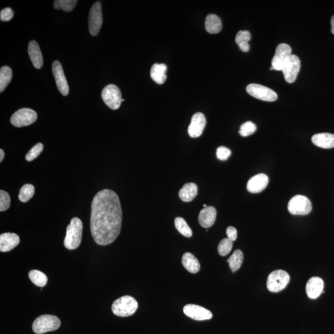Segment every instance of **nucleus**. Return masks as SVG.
Instances as JSON below:
<instances>
[{"label":"nucleus","instance_id":"1","mask_svg":"<svg viewBox=\"0 0 334 334\" xmlns=\"http://www.w3.org/2000/svg\"><path fill=\"white\" fill-rule=\"evenodd\" d=\"M122 210L119 197L110 189L99 191L93 199L90 215V231L99 245L114 242L122 228Z\"/></svg>","mask_w":334,"mask_h":334},{"label":"nucleus","instance_id":"2","mask_svg":"<svg viewBox=\"0 0 334 334\" xmlns=\"http://www.w3.org/2000/svg\"><path fill=\"white\" fill-rule=\"evenodd\" d=\"M83 223L78 217L71 219L66 229V235L64 240L65 248L68 250H76L80 247L82 240Z\"/></svg>","mask_w":334,"mask_h":334},{"label":"nucleus","instance_id":"3","mask_svg":"<svg viewBox=\"0 0 334 334\" xmlns=\"http://www.w3.org/2000/svg\"><path fill=\"white\" fill-rule=\"evenodd\" d=\"M138 308L137 301L131 296H124L117 299L111 306L113 314L120 317H128L135 313Z\"/></svg>","mask_w":334,"mask_h":334},{"label":"nucleus","instance_id":"4","mask_svg":"<svg viewBox=\"0 0 334 334\" xmlns=\"http://www.w3.org/2000/svg\"><path fill=\"white\" fill-rule=\"evenodd\" d=\"M61 325L59 317L50 314L42 315L35 320L32 329L37 334H43L57 330Z\"/></svg>","mask_w":334,"mask_h":334},{"label":"nucleus","instance_id":"5","mask_svg":"<svg viewBox=\"0 0 334 334\" xmlns=\"http://www.w3.org/2000/svg\"><path fill=\"white\" fill-rule=\"evenodd\" d=\"M289 281V273L285 271H274L268 276L267 287L269 291L276 293L283 291L287 286Z\"/></svg>","mask_w":334,"mask_h":334},{"label":"nucleus","instance_id":"6","mask_svg":"<svg viewBox=\"0 0 334 334\" xmlns=\"http://www.w3.org/2000/svg\"><path fill=\"white\" fill-rule=\"evenodd\" d=\"M288 210L292 215H305L312 210V204L310 199L302 195H296L290 200Z\"/></svg>","mask_w":334,"mask_h":334},{"label":"nucleus","instance_id":"7","mask_svg":"<svg viewBox=\"0 0 334 334\" xmlns=\"http://www.w3.org/2000/svg\"><path fill=\"white\" fill-rule=\"evenodd\" d=\"M102 98L109 108L117 110L122 102V93L119 88L114 84L106 85L102 92Z\"/></svg>","mask_w":334,"mask_h":334},{"label":"nucleus","instance_id":"8","mask_svg":"<svg viewBox=\"0 0 334 334\" xmlns=\"http://www.w3.org/2000/svg\"><path fill=\"white\" fill-rule=\"evenodd\" d=\"M37 119L36 111L31 108H24L16 111L11 118V124L16 127L29 126Z\"/></svg>","mask_w":334,"mask_h":334},{"label":"nucleus","instance_id":"9","mask_svg":"<svg viewBox=\"0 0 334 334\" xmlns=\"http://www.w3.org/2000/svg\"><path fill=\"white\" fill-rule=\"evenodd\" d=\"M247 91L250 96L263 101L273 102L278 98L277 93L270 88L258 84H250L248 85Z\"/></svg>","mask_w":334,"mask_h":334},{"label":"nucleus","instance_id":"10","mask_svg":"<svg viewBox=\"0 0 334 334\" xmlns=\"http://www.w3.org/2000/svg\"><path fill=\"white\" fill-rule=\"evenodd\" d=\"M103 18H102V4L97 1L90 8L89 16V30L93 36L98 35L101 29Z\"/></svg>","mask_w":334,"mask_h":334},{"label":"nucleus","instance_id":"11","mask_svg":"<svg viewBox=\"0 0 334 334\" xmlns=\"http://www.w3.org/2000/svg\"><path fill=\"white\" fill-rule=\"evenodd\" d=\"M292 48L287 43H280L276 48L272 60V67L274 70L282 71L284 65L292 55Z\"/></svg>","mask_w":334,"mask_h":334},{"label":"nucleus","instance_id":"12","mask_svg":"<svg viewBox=\"0 0 334 334\" xmlns=\"http://www.w3.org/2000/svg\"><path fill=\"white\" fill-rule=\"evenodd\" d=\"M300 60L295 55H292L282 69L285 80L289 83H293L296 80L300 70Z\"/></svg>","mask_w":334,"mask_h":334},{"label":"nucleus","instance_id":"13","mask_svg":"<svg viewBox=\"0 0 334 334\" xmlns=\"http://www.w3.org/2000/svg\"><path fill=\"white\" fill-rule=\"evenodd\" d=\"M183 312L187 316L196 321H205L212 318V313L202 306L189 304L183 308Z\"/></svg>","mask_w":334,"mask_h":334},{"label":"nucleus","instance_id":"14","mask_svg":"<svg viewBox=\"0 0 334 334\" xmlns=\"http://www.w3.org/2000/svg\"><path fill=\"white\" fill-rule=\"evenodd\" d=\"M52 71L58 89L61 92L63 96H68L69 91V85L60 62L55 61L53 63Z\"/></svg>","mask_w":334,"mask_h":334},{"label":"nucleus","instance_id":"15","mask_svg":"<svg viewBox=\"0 0 334 334\" xmlns=\"http://www.w3.org/2000/svg\"><path fill=\"white\" fill-rule=\"evenodd\" d=\"M206 124V118L203 113L201 112L195 113L192 116L191 124H190L188 129L189 136L191 138H196L201 136Z\"/></svg>","mask_w":334,"mask_h":334},{"label":"nucleus","instance_id":"16","mask_svg":"<svg viewBox=\"0 0 334 334\" xmlns=\"http://www.w3.org/2000/svg\"><path fill=\"white\" fill-rule=\"evenodd\" d=\"M269 183L268 176L264 173L252 176L247 183L248 191L251 193H258L266 189Z\"/></svg>","mask_w":334,"mask_h":334},{"label":"nucleus","instance_id":"17","mask_svg":"<svg viewBox=\"0 0 334 334\" xmlns=\"http://www.w3.org/2000/svg\"><path fill=\"white\" fill-rule=\"evenodd\" d=\"M324 282L322 278L313 277L308 280L306 285L307 295L311 299H316L323 292Z\"/></svg>","mask_w":334,"mask_h":334},{"label":"nucleus","instance_id":"18","mask_svg":"<svg viewBox=\"0 0 334 334\" xmlns=\"http://www.w3.org/2000/svg\"><path fill=\"white\" fill-rule=\"evenodd\" d=\"M217 217V210L212 206L204 208L199 213L198 220L199 224L203 228H209L214 224Z\"/></svg>","mask_w":334,"mask_h":334},{"label":"nucleus","instance_id":"19","mask_svg":"<svg viewBox=\"0 0 334 334\" xmlns=\"http://www.w3.org/2000/svg\"><path fill=\"white\" fill-rule=\"evenodd\" d=\"M20 242V238L17 234L4 233L0 235V250L8 252L15 248Z\"/></svg>","mask_w":334,"mask_h":334},{"label":"nucleus","instance_id":"20","mask_svg":"<svg viewBox=\"0 0 334 334\" xmlns=\"http://www.w3.org/2000/svg\"><path fill=\"white\" fill-rule=\"evenodd\" d=\"M28 52L30 59L35 68L41 69L43 66V60L39 44L36 41H32L29 43Z\"/></svg>","mask_w":334,"mask_h":334},{"label":"nucleus","instance_id":"21","mask_svg":"<svg viewBox=\"0 0 334 334\" xmlns=\"http://www.w3.org/2000/svg\"><path fill=\"white\" fill-rule=\"evenodd\" d=\"M312 142L317 147L323 148L334 147V134L328 133L314 134L312 137Z\"/></svg>","mask_w":334,"mask_h":334},{"label":"nucleus","instance_id":"22","mask_svg":"<svg viewBox=\"0 0 334 334\" xmlns=\"http://www.w3.org/2000/svg\"><path fill=\"white\" fill-rule=\"evenodd\" d=\"M182 264L190 273H196L200 270L201 266L198 259L190 252H186L183 254Z\"/></svg>","mask_w":334,"mask_h":334},{"label":"nucleus","instance_id":"23","mask_svg":"<svg viewBox=\"0 0 334 334\" xmlns=\"http://www.w3.org/2000/svg\"><path fill=\"white\" fill-rule=\"evenodd\" d=\"M167 66L165 64H154L150 69V76L155 83L163 84L167 80Z\"/></svg>","mask_w":334,"mask_h":334},{"label":"nucleus","instance_id":"24","mask_svg":"<svg viewBox=\"0 0 334 334\" xmlns=\"http://www.w3.org/2000/svg\"><path fill=\"white\" fill-rule=\"evenodd\" d=\"M198 194V187L193 183H187L179 192V197L183 201L190 202Z\"/></svg>","mask_w":334,"mask_h":334},{"label":"nucleus","instance_id":"25","mask_svg":"<svg viewBox=\"0 0 334 334\" xmlns=\"http://www.w3.org/2000/svg\"><path fill=\"white\" fill-rule=\"evenodd\" d=\"M205 26L209 33L215 34L221 31L222 24L219 16L210 14L206 19Z\"/></svg>","mask_w":334,"mask_h":334},{"label":"nucleus","instance_id":"26","mask_svg":"<svg viewBox=\"0 0 334 334\" xmlns=\"http://www.w3.org/2000/svg\"><path fill=\"white\" fill-rule=\"evenodd\" d=\"M243 253L241 250H236L231 256L227 259V263L229 264L230 268L232 272H235L241 268L243 261Z\"/></svg>","mask_w":334,"mask_h":334},{"label":"nucleus","instance_id":"27","mask_svg":"<svg viewBox=\"0 0 334 334\" xmlns=\"http://www.w3.org/2000/svg\"><path fill=\"white\" fill-rule=\"evenodd\" d=\"M13 77L12 69L9 66L1 67L0 69V92H3L11 82Z\"/></svg>","mask_w":334,"mask_h":334},{"label":"nucleus","instance_id":"28","mask_svg":"<svg viewBox=\"0 0 334 334\" xmlns=\"http://www.w3.org/2000/svg\"><path fill=\"white\" fill-rule=\"evenodd\" d=\"M31 282L37 287H43L47 284L48 278L45 273L37 270H32L29 273Z\"/></svg>","mask_w":334,"mask_h":334},{"label":"nucleus","instance_id":"29","mask_svg":"<svg viewBox=\"0 0 334 334\" xmlns=\"http://www.w3.org/2000/svg\"><path fill=\"white\" fill-rule=\"evenodd\" d=\"M175 228L185 237L190 238L192 235V230L187 221L182 217H176L175 219Z\"/></svg>","mask_w":334,"mask_h":334},{"label":"nucleus","instance_id":"30","mask_svg":"<svg viewBox=\"0 0 334 334\" xmlns=\"http://www.w3.org/2000/svg\"><path fill=\"white\" fill-rule=\"evenodd\" d=\"M34 193V186L31 184H25L21 188L18 198L22 203H26L33 197Z\"/></svg>","mask_w":334,"mask_h":334},{"label":"nucleus","instance_id":"31","mask_svg":"<svg viewBox=\"0 0 334 334\" xmlns=\"http://www.w3.org/2000/svg\"><path fill=\"white\" fill-rule=\"evenodd\" d=\"M78 1L76 0H57L54 2L56 9H63L65 12H70L75 8Z\"/></svg>","mask_w":334,"mask_h":334},{"label":"nucleus","instance_id":"32","mask_svg":"<svg viewBox=\"0 0 334 334\" xmlns=\"http://www.w3.org/2000/svg\"><path fill=\"white\" fill-rule=\"evenodd\" d=\"M232 247H233V241L229 240V238L223 239L218 246V252L220 256H226L230 252Z\"/></svg>","mask_w":334,"mask_h":334},{"label":"nucleus","instance_id":"33","mask_svg":"<svg viewBox=\"0 0 334 334\" xmlns=\"http://www.w3.org/2000/svg\"><path fill=\"white\" fill-rule=\"evenodd\" d=\"M256 125L251 122H247L241 125L239 133L243 137H247L253 134L256 131Z\"/></svg>","mask_w":334,"mask_h":334},{"label":"nucleus","instance_id":"34","mask_svg":"<svg viewBox=\"0 0 334 334\" xmlns=\"http://www.w3.org/2000/svg\"><path fill=\"white\" fill-rule=\"evenodd\" d=\"M43 149V145L42 143L37 144L35 145L33 147L29 150V152L27 153L26 156H25V159L27 160L28 162H31L36 159L39 155L41 154Z\"/></svg>","mask_w":334,"mask_h":334},{"label":"nucleus","instance_id":"35","mask_svg":"<svg viewBox=\"0 0 334 334\" xmlns=\"http://www.w3.org/2000/svg\"><path fill=\"white\" fill-rule=\"evenodd\" d=\"M11 204L10 196L8 192L1 190L0 191V211L3 212L8 210Z\"/></svg>","mask_w":334,"mask_h":334},{"label":"nucleus","instance_id":"36","mask_svg":"<svg viewBox=\"0 0 334 334\" xmlns=\"http://www.w3.org/2000/svg\"><path fill=\"white\" fill-rule=\"evenodd\" d=\"M231 154V150L229 148L224 147V146H220L217 148L216 155L217 159H219L220 161H227L230 156Z\"/></svg>","mask_w":334,"mask_h":334},{"label":"nucleus","instance_id":"37","mask_svg":"<svg viewBox=\"0 0 334 334\" xmlns=\"http://www.w3.org/2000/svg\"><path fill=\"white\" fill-rule=\"evenodd\" d=\"M250 40V34L247 31H240L236 34L235 41L238 45L241 43H248Z\"/></svg>","mask_w":334,"mask_h":334},{"label":"nucleus","instance_id":"38","mask_svg":"<svg viewBox=\"0 0 334 334\" xmlns=\"http://www.w3.org/2000/svg\"><path fill=\"white\" fill-rule=\"evenodd\" d=\"M14 13L10 8H5L1 11L0 13V20L2 21H9L13 18Z\"/></svg>","mask_w":334,"mask_h":334},{"label":"nucleus","instance_id":"39","mask_svg":"<svg viewBox=\"0 0 334 334\" xmlns=\"http://www.w3.org/2000/svg\"><path fill=\"white\" fill-rule=\"evenodd\" d=\"M226 233L227 235V238L230 240L231 241H234L237 238V230L233 227H229L227 229Z\"/></svg>","mask_w":334,"mask_h":334},{"label":"nucleus","instance_id":"40","mask_svg":"<svg viewBox=\"0 0 334 334\" xmlns=\"http://www.w3.org/2000/svg\"><path fill=\"white\" fill-rule=\"evenodd\" d=\"M238 45L240 46V50H242L243 52H247L250 50V45L248 43H241Z\"/></svg>","mask_w":334,"mask_h":334},{"label":"nucleus","instance_id":"41","mask_svg":"<svg viewBox=\"0 0 334 334\" xmlns=\"http://www.w3.org/2000/svg\"><path fill=\"white\" fill-rule=\"evenodd\" d=\"M331 32L332 33L334 34V15L331 18Z\"/></svg>","mask_w":334,"mask_h":334},{"label":"nucleus","instance_id":"42","mask_svg":"<svg viewBox=\"0 0 334 334\" xmlns=\"http://www.w3.org/2000/svg\"><path fill=\"white\" fill-rule=\"evenodd\" d=\"M4 157V152L3 149H0V162L3 161Z\"/></svg>","mask_w":334,"mask_h":334},{"label":"nucleus","instance_id":"43","mask_svg":"<svg viewBox=\"0 0 334 334\" xmlns=\"http://www.w3.org/2000/svg\"><path fill=\"white\" fill-rule=\"evenodd\" d=\"M204 208L208 207L207 205H206V204H204Z\"/></svg>","mask_w":334,"mask_h":334}]
</instances>
